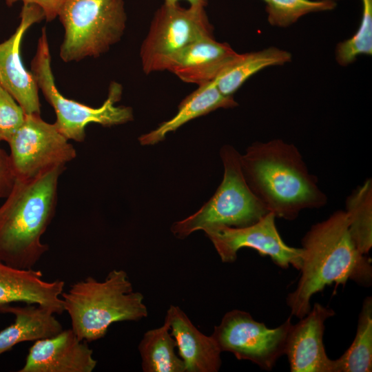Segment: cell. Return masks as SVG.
<instances>
[{
	"label": "cell",
	"instance_id": "cell-1",
	"mask_svg": "<svg viewBox=\"0 0 372 372\" xmlns=\"http://www.w3.org/2000/svg\"><path fill=\"white\" fill-rule=\"evenodd\" d=\"M301 243L300 277L286 298L291 316H305L311 309V297L327 286H345L349 280L363 287L371 285V260L353 242L344 210L313 225Z\"/></svg>",
	"mask_w": 372,
	"mask_h": 372
},
{
	"label": "cell",
	"instance_id": "cell-2",
	"mask_svg": "<svg viewBox=\"0 0 372 372\" xmlns=\"http://www.w3.org/2000/svg\"><path fill=\"white\" fill-rule=\"evenodd\" d=\"M245 179L254 195L276 218L293 220L308 209H320L328 198L298 147L276 138L257 141L240 154Z\"/></svg>",
	"mask_w": 372,
	"mask_h": 372
},
{
	"label": "cell",
	"instance_id": "cell-3",
	"mask_svg": "<svg viewBox=\"0 0 372 372\" xmlns=\"http://www.w3.org/2000/svg\"><path fill=\"white\" fill-rule=\"evenodd\" d=\"M65 168L56 167L30 178H17L0 207V260L6 264L32 269L48 251L41 237L55 215L59 179Z\"/></svg>",
	"mask_w": 372,
	"mask_h": 372
},
{
	"label": "cell",
	"instance_id": "cell-4",
	"mask_svg": "<svg viewBox=\"0 0 372 372\" xmlns=\"http://www.w3.org/2000/svg\"><path fill=\"white\" fill-rule=\"evenodd\" d=\"M72 329L83 341L103 338L114 322L138 321L148 312L140 292L134 291L124 270L114 269L103 281L90 276L73 284L61 293Z\"/></svg>",
	"mask_w": 372,
	"mask_h": 372
},
{
	"label": "cell",
	"instance_id": "cell-5",
	"mask_svg": "<svg viewBox=\"0 0 372 372\" xmlns=\"http://www.w3.org/2000/svg\"><path fill=\"white\" fill-rule=\"evenodd\" d=\"M65 30V62L99 57L121 41L127 14L123 0H63L58 15Z\"/></svg>",
	"mask_w": 372,
	"mask_h": 372
},
{
	"label": "cell",
	"instance_id": "cell-6",
	"mask_svg": "<svg viewBox=\"0 0 372 372\" xmlns=\"http://www.w3.org/2000/svg\"><path fill=\"white\" fill-rule=\"evenodd\" d=\"M32 73L39 90L54 108L58 130L68 140L83 142L85 128L90 123L110 127L126 123L133 119L130 107L116 106L122 95V86L116 82L110 85L107 99L99 107H92L63 96L56 88L51 68L45 28H43L35 56L31 62Z\"/></svg>",
	"mask_w": 372,
	"mask_h": 372
},
{
	"label": "cell",
	"instance_id": "cell-7",
	"mask_svg": "<svg viewBox=\"0 0 372 372\" xmlns=\"http://www.w3.org/2000/svg\"><path fill=\"white\" fill-rule=\"evenodd\" d=\"M224 166L223 180L214 196L196 212L175 222L174 235L185 238L211 225L243 227L253 225L269 213L249 187L240 165V154L232 146L220 149Z\"/></svg>",
	"mask_w": 372,
	"mask_h": 372
},
{
	"label": "cell",
	"instance_id": "cell-8",
	"mask_svg": "<svg viewBox=\"0 0 372 372\" xmlns=\"http://www.w3.org/2000/svg\"><path fill=\"white\" fill-rule=\"evenodd\" d=\"M207 37H214L205 7L164 3L154 13L140 48L143 71L148 75L167 70L181 50Z\"/></svg>",
	"mask_w": 372,
	"mask_h": 372
},
{
	"label": "cell",
	"instance_id": "cell-9",
	"mask_svg": "<svg viewBox=\"0 0 372 372\" xmlns=\"http://www.w3.org/2000/svg\"><path fill=\"white\" fill-rule=\"evenodd\" d=\"M291 316L273 329L256 321L249 313L233 309L226 313L211 335L221 352H230L238 360H249L261 369L271 371L285 355Z\"/></svg>",
	"mask_w": 372,
	"mask_h": 372
},
{
	"label": "cell",
	"instance_id": "cell-10",
	"mask_svg": "<svg viewBox=\"0 0 372 372\" xmlns=\"http://www.w3.org/2000/svg\"><path fill=\"white\" fill-rule=\"evenodd\" d=\"M54 123L43 121L40 114H26L21 127L8 144L16 176L28 179L50 169L65 166L76 152Z\"/></svg>",
	"mask_w": 372,
	"mask_h": 372
},
{
	"label": "cell",
	"instance_id": "cell-11",
	"mask_svg": "<svg viewBox=\"0 0 372 372\" xmlns=\"http://www.w3.org/2000/svg\"><path fill=\"white\" fill-rule=\"evenodd\" d=\"M275 215L269 212L256 223L243 227L211 225L203 228L206 236L214 246L223 262H233L242 248L256 250L262 256H269L282 269L292 265L300 270L302 249L287 245L276 225Z\"/></svg>",
	"mask_w": 372,
	"mask_h": 372
},
{
	"label": "cell",
	"instance_id": "cell-12",
	"mask_svg": "<svg viewBox=\"0 0 372 372\" xmlns=\"http://www.w3.org/2000/svg\"><path fill=\"white\" fill-rule=\"evenodd\" d=\"M21 22L15 32L0 43V84L14 97L26 114H40L39 88L31 72L23 66L21 43L27 30L45 19L43 9L25 3L20 14Z\"/></svg>",
	"mask_w": 372,
	"mask_h": 372
},
{
	"label": "cell",
	"instance_id": "cell-13",
	"mask_svg": "<svg viewBox=\"0 0 372 372\" xmlns=\"http://www.w3.org/2000/svg\"><path fill=\"white\" fill-rule=\"evenodd\" d=\"M334 315L332 309L316 302L291 324L285 351L291 372H334V360L327 356L323 344L324 322Z\"/></svg>",
	"mask_w": 372,
	"mask_h": 372
},
{
	"label": "cell",
	"instance_id": "cell-14",
	"mask_svg": "<svg viewBox=\"0 0 372 372\" xmlns=\"http://www.w3.org/2000/svg\"><path fill=\"white\" fill-rule=\"evenodd\" d=\"M97 361L72 329L34 341L19 372H92Z\"/></svg>",
	"mask_w": 372,
	"mask_h": 372
},
{
	"label": "cell",
	"instance_id": "cell-15",
	"mask_svg": "<svg viewBox=\"0 0 372 372\" xmlns=\"http://www.w3.org/2000/svg\"><path fill=\"white\" fill-rule=\"evenodd\" d=\"M39 270L21 269L0 260V313L14 302H25L44 307L54 313L65 311L61 298L65 282L43 280Z\"/></svg>",
	"mask_w": 372,
	"mask_h": 372
},
{
	"label": "cell",
	"instance_id": "cell-16",
	"mask_svg": "<svg viewBox=\"0 0 372 372\" xmlns=\"http://www.w3.org/2000/svg\"><path fill=\"white\" fill-rule=\"evenodd\" d=\"M238 54L227 43L207 37L181 50L167 70L185 83L200 85L214 81Z\"/></svg>",
	"mask_w": 372,
	"mask_h": 372
},
{
	"label": "cell",
	"instance_id": "cell-17",
	"mask_svg": "<svg viewBox=\"0 0 372 372\" xmlns=\"http://www.w3.org/2000/svg\"><path fill=\"white\" fill-rule=\"evenodd\" d=\"M165 320L176 342L186 372H217L222 361L221 351L214 339L201 333L178 306L171 305Z\"/></svg>",
	"mask_w": 372,
	"mask_h": 372
},
{
	"label": "cell",
	"instance_id": "cell-18",
	"mask_svg": "<svg viewBox=\"0 0 372 372\" xmlns=\"http://www.w3.org/2000/svg\"><path fill=\"white\" fill-rule=\"evenodd\" d=\"M237 105L233 96L223 94L214 81L207 82L198 85L181 101L173 118L162 123L155 130L141 135L138 141L143 145H154L164 140L168 133L176 131L194 118L219 108H233Z\"/></svg>",
	"mask_w": 372,
	"mask_h": 372
},
{
	"label": "cell",
	"instance_id": "cell-19",
	"mask_svg": "<svg viewBox=\"0 0 372 372\" xmlns=\"http://www.w3.org/2000/svg\"><path fill=\"white\" fill-rule=\"evenodd\" d=\"M3 313L14 316V322L0 331V355L17 344L54 336L63 330L50 309L34 304L7 307Z\"/></svg>",
	"mask_w": 372,
	"mask_h": 372
},
{
	"label": "cell",
	"instance_id": "cell-20",
	"mask_svg": "<svg viewBox=\"0 0 372 372\" xmlns=\"http://www.w3.org/2000/svg\"><path fill=\"white\" fill-rule=\"evenodd\" d=\"M291 60V54L289 52L276 47L238 54L214 82L223 94L233 96L242 84L258 71L269 66L284 65Z\"/></svg>",
	"mask_w": 372,
	"mask_h": 372
},
{
	"label": "cell",
	"instance_id": "cell-21",
	"mask_svg": "<svg viewBox=\"0 0 372 372\" xmlns=\"http://www.w3.org/2000/svg\"><path fill=\"white\" fill-rule=\"evenodd\" d=\"M176 342L170 333V326L163 324L146 331L138 345L144 372H185V364L177 356Z\"/></svg>",
	"mask_w": 372,
	"mask_h": 372
},
{
	"label": "cell",
	"instance_id": "cell-22",
	"mask_svg": "<svg viewBox=\"0 0 372 372\" xmlns=\"http://www.w3.org/2000/svg\"><path fill=\"white\" fill-rule=\"evenodd\" d=\"M344 211L353 242L362 254L367 255L372 247L371 178H367L347 197Z\"/></svg>",
	"mask_w": 372,
	"mask_h": 372
},
{
	"label": "cell",
	"instance_id": "cell-23",
	"mask_svg": "<svg viewBox=\"0 0 372 372\" xmlns=\"http://www.w3.org/2000/svg\"><path fill=\"white\" fill-rule=\"evenodd\" d=\"M334 360V372L372 371V298L363 301L355 337L349 349Z\"/></svg>",
	"mask_w": 372,
	"mask_h": 372
},
{
	"label": "cell",
	"instance_id": "cell-24",
	"mask_svg": "<svg viewBox=\"0 0 372 372\" xmlns=\"http://www.w3.org/2000/svg\"><path fill=\"white\" fill-rule=\"evenodd\" d=\"M267 20L270 25L285 28L311 12L334 9L336 1L329 0H266Z\"/></svg>",
	"mask_w": 372,
	"mask_h": 372
},
{
	"label": "cell",
	"instance_id": "cell-25",
	"mask_svg": "<svg viewBox=\"0 0 372 372\" xmlns=\"http://www.w3.org/2000/svg\"><path fill=\"white\" fill-rule=\"evenodd\" d=\"M362 14L357 32L338 44L335 59L342 66L352 63L358 56L372 53V0H362Z\"/></svg>",
	"mask_w": 372,
	"mask_h": 372
},
{
	"label": "cell",
	"instance_id": "cell-26",
	"mask_svg": "<svg viewBox=\"0 0 372 372\" xmlns=\"http://www.w3.org/2000/svg\"><path fill=\"white\" fill-rule=\"evenodd\" d=\"M25 115L21 105L0 84V142L8 143L23 124Z\"/></svg>",
	"mask_w": 372,
	"mask_h": 372
},
{
	"label": "cell",
	"instance_id": "cell-27",
	"mask_svg": "<svg viewBox=\"0 0 372 372\" xmlns=\"http://www.w3.org/2000/svg\"><path fill=\"white\" fill-rule=\"evenodd\" d=\"M17 178L10 154L0 147V199L8 197Z\"/></svg>",
	"mask_w": 372,
	"mask_h": 372
},
{
	"label": "cell",
	"instance_id": "cell-28",
	"mask_svg": "<svg viewBox=\"0 0 372 372\" xmlns=\"http://www.w3.org/2000/svg\"><path fill=\"white\" fill-rule=\"evenodd\" d=\"M18 1H23V4L32 3L40 6L43 9L45 19L48 21H51L57 17L63 1V0H6V3L8 6H12Z\"/></svg>",
	"mask_w": 372,
	"mask_h": 372
},
{
	"label": "cell",
	"instance_id": "cell-29",
	"mask_svg": "<svg viewBox=\"0 0 372 372\" xmlns=\"http://www.w3.org/2000/svg\"><path fill=\"white\" fill-rule=\"evenodd\" d=\"M179 0H164L165 3H177ZM189 6L205 7L207 5V0H186Z\"/></svg>",
	"mask_w": 372,
	"mask_h": 372
},
{
	"label": "cell",
	"instance_id": "cell-30",
	"mask_svg": "<svg viewBox=\"0 0 372 372\" xmlns=\"http://www.w3.org/2000/svg\"><path fill=\"white\" fill-rule=\"evenodd\" d=\"M329 1H338V0H329Z\"/></svg>",
	"mask_w": 372,
	"mask_h": 372
},
{
	"label": "cell",
	"instance_id": "cell-31",
	"mask_svg": "<svg viewBox=\"0 0 372 372\" xmlns=\"http://www.w3.org/2000/svg\"><path fill=\"white\" fill-rule=\"evenodd\" d=\"M264 1H265L266 0H263Z\"/></svg>",
	"mask_w": 372,
	"mask_h": 372
}]
</instances>
